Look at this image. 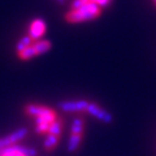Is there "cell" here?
<instances>
[{"instance_id": "1", "label": "cell", "mask_w": 156, "mask_h": 156, "mask_svg": "<svg viewBox=\"0 0 156 156\" xmlns=\"http://www.w3.org/2000/svg\"><path fill=\"white\" fill-rule=\"evenodd\" d=\"M101 14H102V8L98 5L90 1L89 4L84 5L83 7H81L79 9L69 11L65 15V19L67 22L69 23H79L97 19Z\"/></svg>"}, {"instance_id": "2", "label": "cell", "mask_w": 156, "mask_h": 156, "mask_svg": "<svg viewBox=\"0 0 156 156\" xmlns=\"http://www.w3.org/2000/svg\"><path fill=\"white\" fill-rule=\"evenodd\" d=\"M86 112H88L89 115L94 116L95 118H97L98 120H101V122H103V123L105 124H111L113 122V117H112L111 113H109L105 109L101 108L96 103H89Z\"/></svg>"}, {"instance_id": "3", "label": "cell", "mask_w": 156, "mask_h": 156, "mask_svg": "<svg viewBox=\"0 0 156 156\" xmlns=\"http://www.w3.org/2000/svg\"><path fill=\"white\" fill-rule=\"evenodd\" d=\"M89 102L86 100H79V101H68V102H62L58 104V108L66 112H83L87 110Z\"/></svg>"}, {"instance_id": "4", "label": "cell", "mask_w": 156, "mask_h": 156, "mask_svg": "<svg viewBox=\"0 0 156 156\" xmlns=\"http://www.w3.org/2000/svg\"><path fill=\"white\" fill-rule=\"evenodd\" d=\"M28 134V129L27 128H19L17 131L13 132L12 134L7 135L5 138H1L0 139V149L5 148V147H8V146L15 145L17 141L22 140L23 138H26Z\"/></svg>"}, {"instance_id": "5", "label": "cell", "mask_w": 156, "mask_h": 156, "mask_svg": "<svg viewBox=\"0 0 156 156\" xmlns=\"http://www.w3.org/2000/svg\"><path fill=\"white\" fill-rule=\"evenodd\" d=\"M45 30H46V26L44 21L42 19H36L30 24L29 36L33 38V41H38L45 34Z\"/></svg>"}, {"instance_id": "6", "label": "cell", "mask_w": 156, "mask_h": 156, "mask_svg": "<svg viewBox=\"0 0 156 156\" xmlns=\"http://www.w3.org/2000/svg\"><path fill=\"white\" fill-rule=\"evenodd\" d=\"M24 110H26L27 115H30V116H34V117H38V116H42V115H46V113L52 111L49 108H45V106H42V105H36V104L26 105Z\"/></svg>"}, {"instance_id": "7", "label": "cell", "mask_w": 156, "mask_h": 156, "mask_svg": "<svg viewBox=\"0 0 156 156\" xmlns=\"http://www.w3.org/2000/svg\"><path fill=\"white\" fill-rule=\"evenodd\" d=\"M82 141V134H72L69 141H68V147L67 149L69 153H74L79 148V146Z\"/></svg>"}, {"instance_id": "8", "label": "cell", "mask_w": 156, "mask_h": 156, "mask_svg": "<svg viewBox=\"0 0 156 156\" xmlns=\"http://www.w3.org/2000/svg\"><path fill=\"white\" fill-rule=\"evenodd\" d=\"M62 129V120L60 118H58V119H55V120L50 124V127H49V131H48V132H49V134H52V135L60 136Z\"/></svg>"}, {"instance_id": "9", "label": "cell", "mask_w": 156, "mask_h": 156, "mask_svg": "<svg viewBox=\"0 0 156 156\" xmlns=\"http://www.w3.org/2000/svg\"><path fill=\"white\" fill-rule=\"evenodd\" d=\"M36 56H38V53H37V51L35 49L34 44L28 46L26 50H23L22 52L19 53V58L21 60H29V59H31V58H34V57Z\"/></svg>"}, {"instance_id": "10", "label": "cell", "mask_w": 156, "mask_h": 156, "mask_svg": "<svg viewBox=\"0 0 156 156\" xmlns=\"http://www.w3.org/2000/svg\"><path fill=\"white\" fill-rule=\"evenodd\" d=\"M34 46H35V49H36L38 55H43V53L50 50L52 45H51L50 41H36L34 43Z\"/></svg>"}, {"instance_id": "11", "label": "cell", "mask_w": 156, "mask_h": 156, "mask_svg": "<svg viewBox=\"0 0 156 156\" xmlns=\"http://www.w3.org/2000/svg\"><path fill=\"white\" fill-rule=\"evenodd\" d=\"M34 41L33 38L30 37V36H24V37H22V38L19 41V43H17L16 45V52H17V55L20 53V52H22L23 50H26L28 46H30V45H33Z\"/></svg>"}, {"instance_id": "12", "label": "cell", "mask_w": 156, "mask_h": 156, "mask_svg": "<svg viewBox=\"0 0 156 156\" xmlns=\"http://www.w3.org/2000/svg\"><path fill=\"white\" fill-rule=\"evenodd\" d=\"M58 141H59V136L49 134L44 141V149L45 151H52L58 145Z\"/></svg>"}, {"instance_id": "13", "label": "cell", "mask_w": 156, "mask_h": 156, "mask_svg": "<svg viewBox=\"0 0 156 156\" xmlns=\"http://www.w3.org/2000/svg\"><path fill=\"white\" fill-rule=\"evenodd\" d=\"M84 128V120L82 118H75L72 124V134H82Z\"/></svg>"}, {"instance_id": "14", "label": "cell", "mask_w": 156, "mask_h": 156, "mask_svg": "<svg viewBox=\"0 0 156 156\" xmlns=\"http://www.w3.org/2000/svg\"><path fill=\"white\" fill-rule=\"evenodd\" d=\"M90 0H74L72 4H71V11H75V9H79L81 7H83L84 5L89 4Z\"/></svg>"}, {"instance_id": "15", "label": "cell", "mask_w": 156, "mask_h": 156, "mask_svg": "<svg viewBox=\"0 0 156 156\" xmlns=\"http://www.w3.org/2000/svg\"><path fill=\"white\" fill-rule=\"evenodd\" d=\"M90 1L96 4V5H98L101 8H104V7H108V6L111 5V2L113 0H90Z\"/></svg>"}, {"instance_id": "16", "label": "cell", "mask_w": 156, "mask_h": 156, "mask_svg": "<svg viewBox=\"0 0 156 156\" xmlns=\"http://www.w3.org/2000/svg\"><path fill=\"white\" fill-rule=\"evenodd\" d=\"M49 127H50V124H38L36 127V132L38 134L45 133L49 131Z\"/></svg>"}, {"instance_id": "17", "label": "cell", "mask_w": 156, "mask_h": 156, "mask_svg": "<svg viewBox=\"0 0 156 156\" xmlns=\"http://www.w3.org/2000/svg\"><path fill=\"white\" fill-rule=\"evenodd\" d=\"M56 1L60 5H65V2H66V0H56Z\"/></svg>"}, {"instance_id": "18", "label": "cell", "mask_w": 156, "mask_h": 156, "mask_svg": "<svg viewBox=\"0 0 156 156\" xmlns=\"http://www.w3.org/2000/svg\"><path fill=\"white\" fill-rule=\"evenodd\" d=\"M6 156H23L21 154H9V155H6Z\"/></svg>"}, {"instance_id": "19", "label": "cell", "mask_w": 156, "mask_h": 156, "mask_svg": "<svg viewBox=\"0 0 156 156\" xmlns=\"http://www.w3.org/2000/svg\"><path fill=\"white\" fill-rule=\"evenodd\" d=\"M153 2H154V5L156 6V0H153Z\"/></svg>"}]
</instances>
